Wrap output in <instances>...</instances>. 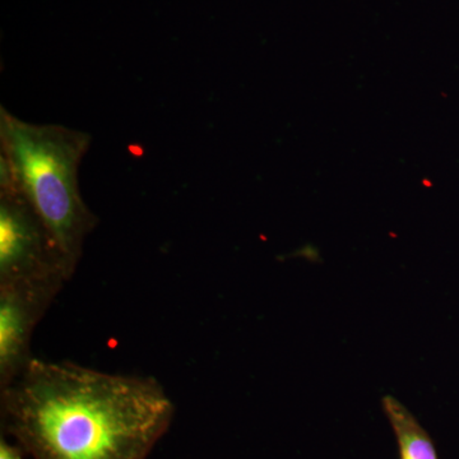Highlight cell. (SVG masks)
Masks as SVG:
<instances>
[{"label": "cell", "mask_w": 459, "mask_h": 459, "mask_svg": "<svg viewBox=\"0 0 459 459\" xmlns=\"http://www.w3.org/2000/svg\"><path fill=\"white\" fill-rule=\"evenodd\" d=\"M175 406L155 377L33 358L0 389L3 433L32 459H147Z\"/></svg>", "instance_id": "obj_1"}, {"label": "cell", "mask_w": 459, "mask_h": 459, "mask_svg": "<svg viewBox=\"0 0 459 459\" xmlns=\"http://www.w3.org/2000/svg\"><path fill=\"white\" fill-rule=\"evenodd\" d=\"M50 232L17 189H0V285L65 287L74 276Z\"/></svg>", "instance_id": "obj_3"}, {"label": "cell", "mask_w": 459, "mask_h": 459, "mask_svg": "<svg viewBox=\"0 0 459 459\" xmlns=\"http://www.w3.org/2000/svg\"><path fill=\"white\" fill-rule=\"evenodd\" d=\"M91 135L57 124H33L0 108V189L31 205L75 272L99 219L83 201L78 170Z\"/></svg>", "instance_id": "obj_2"}, {"label": "cell", "mask_w": 459, "mask_h": 459, "mask_svg": "<svg viewBox=\"0 0 459 459\" xmlns=\"http://www.w3.org/2000/svg\"><path fill=\"white\" fill-rule=\"evenodd\" d=\"M62 289L48 283L0 285V389L14 382L32 360L33 332Z\"/></svg>", "instance_id": "obj_4"}, {"label": "cell", "mask_w": 459, "mask_h": 459, "mask_svg": "<svg viewBox=\"0 0 459 459\" xmlns=\"http://www.w3.org/2000/svg\"><path fill=\"white\" fill-rule=\"evenodd\" d=\"M382 404L397 437L401 459H439L430 435L401 401L386 394Z\"/></svg>", "instance_id": "obj_5"}, {"label": "cell", "mask_w": 459, "mask_h": 459, "mask_svg": "<svg viewBox=\"0 0 459 459\" xmlns=\"http://www.w3.org/2000/svg\"><path fill=\"white\" fill-rule=\"evenodd\" d=\"M0 459H23L22 448L9 443L3 434L0 437Z\"/></svg>", "instance_id": "obj_6"}]
</instances>
